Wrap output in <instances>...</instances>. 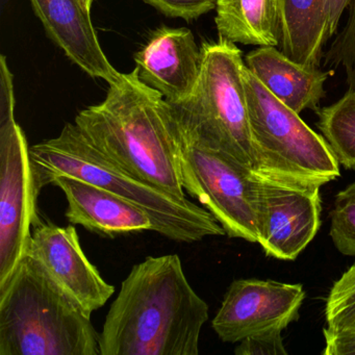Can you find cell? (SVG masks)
I'll use <instances>...</instances> for the list:
<instances>
[{
    "label": "cell",
    "mask_w": 355,
    "mask_h": 355,
    "mask_svg": "<svg viewBox=\"0 0 355 355\" xmlns=\"http://www.w3.org/2000/svg\"><path fill=\"white\" fill-rule=\"evenodd\" d=\"M209 311L178 254L146 257L132 268L107 311L101 355H198Z\"/></svg>",
    "instance_id": "6da1fadb"
},
{
    "label": "cell",
    "mask_w": 355,
    "mask_h": 355,
    "mask_svg": "<svg viewBox=\"0 0 355 355\" xmlns=\"http://www.w3.org/2000/svg\"><path fill=\"white\" fill-rule=\"evenodd\" d=\"M74 123L103 155L135 178L186 198L171 103L139 78L138 68L110 85L103 103Z\"/></svg>",
    "instance_id": "7a4b0ae2"
},
{
    "label": "cell",
    "mask_w": 355,
    "mask_h": 355,
    "mask_svg": "<svg viewBox=\"0 0 355 355\" xmlns=\"http://www.w3.org/2000/svg\"><path fill=\"white\" fill-rule=\"evenodd\" d=\"M30 157L39 194L57 176H72L140 207L150 217L153 232L169 240L194 243L226 234L202 205L143 182L110 161L76 123H66L57 138L31 146Z\"/></svg>",
    "instance_id": "3957f363"
},
{
    "label": "cell",
    "mask_w": 355,
    "mask_h": 355,
    "mask_svg": "<svg viewBox=\"0 0 355 355\" xmlns=\"http://www.w3.org/2000/svg\"><path fill=\"white\" fill-rule=\"evenodd\" d=\"M91 315L26 251L0 286V355H101Z\"/></svg>",
    "instance_id": "277c9868"
},
{
    "label": "cell",
    "mask_w": 355,
    "mask_h": 355,
    "mask_svg": "<svg viewBox=\"0 0 355 355\" xmlns=\"http://www.w3.org/2000/svg\"><path fill=\"white\" fill-rule=\"evenodd\" d=\"M201 51L200 76L192 96L171 105L178 119L203 144L254 172L242 51L222 38L203 43Z\"/></svg>",
    "instance_id": "5b68a950"
},
{
    "label": "cell",
    "mask_w": 355,
    "mask_h": 355,
    "mask_svg": "<svg viewBox=\"0 0 355 355\" xmlns=\"http://www.w3.org/2000/svg\"><path fill=\"white\" fill-rule=\"evenodd\" d=\"M244 80L254 173L277 182L320 186L338 178L340 164L325 138L274 97L247 66Z\"/></svg>",
    "instance_id": "8992f818"
},
{
    "label": "cell",
    "mask_w": 355,
    "mask_h": 355,
    "mask_svg": "<svg viewBox=\"0 0 355 355\" xmlns=\"http://www.w3.org/2000/svg\"><path fill=\"white\" fill-rule=\"evenodd\" d=\"M172 109L184 191L215 217L226 236L257 243V174L203 144Z\"/></svg>",
    "instance_id": "52a82bcc"
},
{
    "label": "cell",
    "mask_w": 355,
    "mask_h": 355,
    "mask_svg": "<svg viewBox=\"0 0 355 355\" xmlns=\"http://www.w3.org/2000/svg\"><path fill=\"white\" fill-rule=\"evenodd\" d=\"M39 193L30 146L15 119L14 78L0 58V286H5L28 248L40 221Z\"/></svg>",
    "instance_id": "ba28073f"
},
{
    "label": "cell",
    "mask_w": 355,
    "mask_h": 355,
    "mask_svg": "<svg viewBox=\"0 0 355 355\" xmlns=\"http://www.w3.org/2000/svg\"><path fill=\"white\" fill-rule=\"evenodd\" d=\"M257 178V243L267 257L294 261L321 226L322 186Z\"/></svg>",
    "instance_id": "9c48e42d"
},
{
    "label": "cell",
    "mask_w": 355,
    "mask_h": 355,
    "mask_svg": "<svg viewBox=\"0 0 355 355\" xmlns=\"http://www.w3.org/2000/svg\"><path fill=\"white\" fill-rule=\"evenodd\" d=\"M304 299L301 284L234 280L224 295L211 327L225 343H239L268 330H284L298 320Z\"/></svg>",
    "instance_id": "30bf717a"
},
{
    "label": "cell",
    "mask_w": 355,
    "mask_h": 355,
    "mask_svg": "<svg viewBox=\"0 0 355 355\" xmlns=\"http://www.w3.org/2000/svg\"><path fill=\"white\" fill-rule=\"evenodd\" d=\"M40 261L53 279L92 315L105 305L115 286L103 279L83 250L72 224L61 227L40 220L33 226L28 250Z\"/></svg>",
    "instance_id": "8fae6325"
},
{
    "label": "cell",
    "mask_w": 355,
    "mask_h": 355,
    "mask_svg": "<svg viewBox=\"0 0 355 355\" xmlns=\"http://www.w3.org/2000/svg\"><path fill=\"white\" fill-rule=\"evenodd\" d=\"M201 59V47L189 28L168 26L155 30L135 55L140 80L172 105L192 96L200 76Z\"/></svg>",
    "instance_id": "7c38bea8"
},
{
    "label": "cell",
    "mask_w": 355,
    "mask_h": 355,
    "mask_svg": "<svg viewBox=\"0 0 355 355\" xmlns=\"http://www.w3.org/2000/svg\"><path fill=\"white\" fill-rule=\"evenodd\" d=\"M31 3L49 38L72 63L109 85L121 78L103 53L90 12L80 0H31Z\"/></svg>",
    "instance_id": "4fadbf2b"
},
{
    "label": "cell",
    "mask_w": 355,
    "mask_h": 355,
    "mask_svg": "<svg viewBox=\"0 0 355 355\" xmlns=\"http://www.w3.org/2000/svg\"><path fill=\"white\" fill-rule=\"evenodd\" d=\"M51 184L63 191L67 200L66 218L72 225L114 239L153 232L146 211L96 184L68 175L57 176Z\"/></svg>",
    "instance_id": "5bb4252c"
},
{
    "label": "cell",
    "mask_w": 355,
    "mask_h": 355,
    "mask_svg": "<svg viewBox=\"0 0 355 355\" xmlns=\"http://www.w3.org/2000/svg\"><path fill=\"white\" fill-rule=\"evenodd\" d=\"M247 68L274 97L297 114L319 110L331 72L297 63L278 47L259 46L245 58Z\"/></svg>",
    "instance_id": "9a60e30c"
},
{
    "label": "cell",
    "mask_w": 355,
    "mask_h": 355,
    "mask_svg": "<svg viewBox=\"0 0 355 355\" xmlns=\"http://www.w3.org/2000/svg\"><path fill=\"white\" fill-rule=\"evenodd\" d=\"M329 38L327 0H279L278 49L286 57L319 67Z\"/></svg>",
    "instance_id": "2e32d148"
},
{
    "label": "cell",
    "mask_w": 355,
    "mask_h": 355,
    "mask_svg": "<svg viewBox=\"0 0 355 355\" xmlns=\"http://www.w3.org/2000/svg\"><path fill=\"white\" fill-rule=\"evenodd\" d=\"M219 38L243 45H279V0H216Z\"/></svg>",
    "instance_id": "e0dca14e"
},
{
    "label": "cell",
    "mask_w": 355,
    "mask_h": 355,
    "mask_svg": "<svg viewBox=\"0 0 355 355\" xmlns=\"http://www.w3.org/2000/svg\"><path fill=\"white\" fill-rule=\"evenodd\" d=\"M317 126L334 151L340 166L355 170V90L317 111Z\"/></svg>",
    "instance_id": "ac0fdd59"
},
{
    "label": "cell",
    "mask_w": 355,
    "mask_h": 355,
    "mask_svg": "<svg viewBox=\"0 0 355 355\" xmlns=\"http://www.w3.org/2000/svg\"><path fill=\"white\" fill-rule=\"evenodd\" d=\"M329 236L338 252L355 257V182L336 194L330 211Z\"/></svg>",
    "instance_id": "d6986e66"
},
{
    "label": "cell",
    "mask_w": 355,
    "mask_h": 355,
    "mask_svg": "<svg viewBox=\"0 0 355 355\" xmlns=\"http://www.w3.org/2000/svg\"><path fill=\"white\" fill-rule=\"evenodd\" d=\"M325 319L332 329L355 328V263L332 286L326 299Z\"/></svg>",
    "instance_id": "ffe728a7"
},
{
    "label": "cell",
    "mask_w": 355,
    "mask_h": 355,
    "mask_svg": "<svg viewBox=\"0 0 355 355\" xmlns=\"http://www.w3.org/2000/svg\"><path fill=\"white\" fill-rule=\"evenodd\" d=\"M324 66H343L349 89L355 90V0H351L348 22L324 55Z\"/></svg>",
    "instance_id": "44dd1931"
},
{
    "label": "cell",
    "mask_w": 355,
    "mask_h": 355,
    "mask_svg": "<svg viewBox=\"0 0 355 355\" xmlns=\"http://www.w3.org/2000/svg\"><path fill=\"white\" fill-rule=\"evenodd\" d=\"M170 18L192 21L216 9V0H143Z\"/></svg>",
    "instance_id": "7402d4cb"
},
{
    "label": "cell",
    "mask_w": 355,
    "mask_h": 355,
    "mask_svg": "<svg viewBox=\"0 0 355 355\" xmlns=\"http://www.w3.org/2000/svg\"><path fill=\"white\" fill-rule=\"evenodd\" d=\"M282 329L268 330L252 334L239 342L234 349L236 355H286Z\"/></svg>",
    "instance_id": "603a6c76"
},
{
    "label": "cell",
    "mask_w": 355,
    "mask_h": 355,
    "mask_svg": "<svg viewBox=\"0 0 355 355\" xmlns=\"http://www.w3.org/2000/svg\"><path fill=\"white\" fill-rule=\"evenodd\" d=\"M325 349L323 355H355V328L350 329H323Z\"/></svg>",
    "instance_id": "cb8c5ba5"
},
{
    "label": "cell",
    "mask_w": 355,
    "mask_h": 355,
    "mask_svg": "<svg viewBox=\"0 0 355 355\" xmlns=\"http://www.w3.org/2000/svg\"><path fill=\"white\" fill-rule=\"evenodd\" d=\"M350 3L351 0H327L328 28L330 37L336 34L343 12L350 6Z\"/></svg>",
    "instance_id": "d4e9b609"
},
{
    "label": "cell",
    "mask_w": 355,
    "mask_h": 355,
    "mask_svg": "<svg viewBox=\"0 0 355 355\" xmlns=\"http://www.w3.org/2000/svg\"><path fill=\"white\" fill-rule=\"evenodd\" d=\"M80 3H83V6H84V8L87 11L91 12L94 0H80Z\"/></svg>",
    "instance_id": "484cf974"
}]
</instances>
